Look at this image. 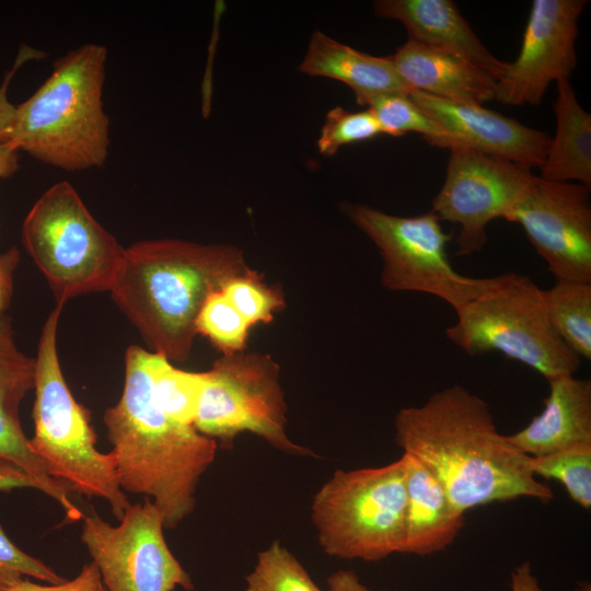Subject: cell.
I'll return each instance as SVG.
<instances>
[{"instance_id": "cell-30", "label": "cell", "mask_w": 591, "mask_h": 591, "mask_svg": "<svg viewBox=\"0 0 591 591\" xmlns=\"http://www.w3.org/2000/svg\"><path fill=\"white\" fill-rule=\"evenodd\" d=\"M381 134L371 111L350 112L335 107L328 111L316 143L321 154L332 157L344 146L369 140Z\"/></svg>"}, {"instance_id": "cell-2", "label": "cell", "mask_w": 591, "mask_h": 591, "mask_svg": "<svg viewBox=\"0 0 591 591\" xmlns=\"http://www.w3.org/2000/svg\"><path fill=\"white\" fill-rule=\"evenodd\" d=\"M154 357L155 352L137 345L127 348L123 394L106 409L104 424L119 486L125 493L152 498L164 529H173L193 512L197 485L215 461L218 444L157 405Z\"/></svg>"}, {"instance_id": "cell-19", "label": "cell", "mask_w": 591, "mask_h": 591, "mask_svg": "<svg viewBox=\"0 0 591 591\" xmlns=\"http://www.w3.org/2000/svg\"><path fill=\"white\" fill-rule=\"evenodd\" d=\"M390 57L412 92L477 105L495 100L497 80L453 54L408 39Z\"/></svg>"}, {"instance_id": "cell-26", "label": "cell", "mask_w": 591, "mask_h": 591, "mask_svg": "<svg viewBox=\"0 0 591 591\" xmlns=\"http://www.w3.org/2000/svg\"><path fill=\"white\" fill-rule=\"evenodd\" d=\"M243 591H322L299 559L279 541L257 554Z\"/></svg>"}, {"instance_id": "cell-23", "label": "cell", "mask_w": 591, "mask_h": 591, "mask_svg": "<svg viewBox=\"0 0 591 591\" xmlns=\"http://www.w3.org/2000/svg\"><path fill=\"white\" fill-rule=\"evenodd\" d=\"M548 318L567 347L580 359H591V283L556 280L543 290Z\"/></svg>"}, {"instance_id": "cell-10", "label": "cell", "mask_w": 591, "mask_h": 591, "mask_svg": "<svg viewBox=\"0 0 591 591\" xmlns=\"http://www.w3.org/2000/svg\"><path fill=\"white\" fill-rule=\"evenodd\" d=\"M340 208L378 247L381 282L389 290L432 294L456 311L497 280L463 276L453 268L447 255L451 235L431 211L398 217L360 204L344 202Z\"/></svg>"}, {"instance_id": "cell-14", "label": "cell", "mask_w": 591, "mask_h": 591, "mask_svg": "<svg viewBox=\"0 0 591 591\" xmlns=\"http://www.w3.org/2000/svg\"><path fill=\"white\" fill-rule=\"evenodd\" d=\"M587 0H534L518 57L496 83L495 100L505 105H538L555 81L577 67L578 20Z\"/></svg>"}, {"instance_id": "cell-34", "label": "cell", "mask_w": 591, "mask_h": 591, "mask_svg": "<svg viewBox=\"0 0 591 591\" xmlns=\"http://www.w3.org/2000/svg\"><path fill=\"white\" fill-rule=\"evenodd\" d=\"M19 260L20 252L16 246L0 254V314L10 306L13 296L14 271Z\"/></svg>"}, {"instance_id": "cell-13", "label": "cell", "mask_w": 591, "mask_h": 591, "mask_svg": "<svg viewBox=\"0 0 591 591\" xmlns=\"http://www.w3.org/2000/svg\"><path fill=\"white\" fill-rule=\"evenodd\" d=\"M590 188L534 176L505 220L518 223L556 280L591 283Z\"/></svg>"}, {"instance_id": "cell-9", "label": "cell", "mask_w": 591, "mask_h": 591, "mask_svg": "<svg viewBox=\"0 0 591 591\" xmlns=\"http://www.w3.org/2000/svg\"><path fill=\"white\" fill-rule=\"evenodd\" d=\"M288 406L280 367L258 351L222 355L202 372L194 428L231 448L242 432H252L287 454L315 456L286 432Z\"/></svg>"}, {"instance_id": "cell-5", "label": "cell", "mask_w": 591, "mask_h": 591, "mask_svg": "<svg viewBox=\"0 0 591 591\" xmlns=\"http://www.w3.org/2000/svg\"><path fill=\"white\" fill-rule=\"evenodd\" d=\"M63 305L56 303L39 336L31 449L50 477L88 498L104 499L119 521L131 503L119 486L115 457L96 449L90 412L76 401L61 371L57 332Z\"/></svg>"}, {"instance_id": "cell-7", "label": "cell", "mask_w": 591, "mask_h": 591, "mask_svg": "<svg viewBox=\"0 0 591 591\" xmlns=\"http://www.w3.org/2000/svg\"><path fill=\"white\" fill-rule=\"evenodd\" d=\"M22 241L61 304L81 294L109 291L124 253L66 181L35 201L23 221Z\"/></svg>"}, {"instance_id": "cell-6", "label": "cell", "mask_w": 591, "mask_h": 591, "mask_svg": "<svg viewBox=\"0 0 591 591\" xmlns=\"http://www.w3.org/2000/svg\"><path fill=\"white\" fill-rule=\"evenodd\" d=\"M455 313L456 322L445 328V336L471 357L500 352L546 380L573 375L581 363L554 329L543 289L526 276L499 275Z\"/></svg>"}, {"instance_id": "cell-29", "label": "cell", "mask_w": 591, "mask_h": 591, "mask_svg": "<svg viewBox=\"0 0 591 591\" xmlns=\"http://www.w3.org/2000/svg\"><path fill=\"white\" fill-rule=\"evenodd\" d=\"M222 291L251 326L270 323L286 306L281 288L266 283L253 268L232 278Z\"/></svg>"}, {"instance_id": "cell-32", "label": "cell", "mask_w": 591, "mask_h": 591, "mask_svg": "<svg viewBox=\"0 0 591 591\" xmlns=\"http://www.w3.org/2000/svg\"><path fill=\"white\" fill-rule=\"evenodd\" d=\"M46 54L26 44H22L12 68L5 72L0 85V141L9 142L15 117V105L8 99V89L15 73L26 62L43 59Z\"/></svg>"}, {"instance_id": "cell-24", "label": "cell", "mask_w": 591, "mask_h": 591, "mask_svg": "<svg viewBox=\"0 0 591 591\" xmlns=\"http://www.w3.org/2000/svg\"><path fill=\"white\" fill-rule=\"evenodd\" d=\"M201 389L202 372L177 369L165 357L155 354L152 394L157 405L169 417L182 425L193 426Z\"/></svg>"}, {"instance_id": "cell-18", "label": "cell", "mask_w": 591, "mask_h": 591, "mask_svg": "<svg viewBox=\"0 0 591 591\" xmlns=\"http://www.w3.org/2000/svg\"><path fill=\"white\" fill-rule=\"evenodd\" d=\"M548 381L543 410L521 430L507 436L522 453L545 456L580 444H591V382L573 375Z\"/></svg>"}, {"instance_id": "cell-11", "label": "cell", "mask_w": 591, "mask_h": 591, "mask_svg": "<svg viewBox=\"0 0 591 591\" xmlns=\"http://www.w3.org/2000/svg\"><path fill=\"white\" fill-rule=\"evenodd\" d=\"M82 519V543L107 591L194 590L192 577L167 546L163 517L149 498L131 505L118 525L97 514Z\"/></svg>"}, {"instance_id": "cell-31", "label": "cell", "mask_w": 591, "mask_h": 591, "mask_svg": "<svg viewBox=\"0 0 591 591\" xmlns=\"http://www.w3.org/2000/svg\"><path fill=\"white\" fill-rule=\"evenodd\" d=\"M28 577L49 584L67 580L42 560L20 549L0 524V591Z\"/></svg>"}, {"instance_id": "cell-22", "label": "cell", "mask_w": 591, "mask_h": 591, "mask_svg": "<svg viewBox=\"0 0 591 591\" xmlns=\"http://www.w3.org/2000/svg\"><path fill=\"white\" fill-rule=\"evenodd\" d=\"M556 132L538 167L543 179L577 182L591 189V115L580 105L569 79L556 82Z\"/></svg>"}, {"instance_id": "cell-35", "label": "cell", "mask_w": 591, "mask_h": 591, "mask_svg": "<svg viewBox=\"0 0 591 591\" xmlns=\"http://www.w3.org/2000/svg\"><path fill=\"white\" fill-rule=\"evenodd\" d=\"M18 488L39 490L38 485L30 475L0 454V491H10Z\"/></svg>"}, {"instance_id": "cell-8", "label": "cell", "mask_w": 591, "mask_h": 591, "mask_svg": "<svg viewBox=\"0 0 591 591\" xmlns=\"http://www.w3.org/2000/svg\"><path fill=\"white\" fill-rule=\"evenodd\" d=\"M405 510L398 459L380 467L336 471L314 495L311 518L329 556L379 561L402 553Z\"/></svg>"}, {"instance_id": "cell-25", "label": "cell", "mask_w": 591, "mask_h": 591, "mask_svg": "<svg viewBox=\"0 0 591 591\" xmlns=\"http://www.w3.org/2000/svg\"><path fill=\"white\" fill-rule=\"evenodd\" d=\"M366 106L376 118L382 134L401 137L416 132L430 146L449 149L447 134L413 102L409 94L376 95Z\"/></svg>"}, {"instance_id": "cell-4", "label": "cell", "mask_w": 591, "mask_h": 591, "mask_svg": "<svg viewBox=\"0 0 591 591\" xmlns=\"http://www.w3.org/2000/svg\"><path fill=\"white\" fill-rule=\"evenodd\" d=\"M106 60L107 48L92 43L56 59L50 76L15 105L9 142L66 172L103 166L111 144L103 103Z\"/></svg>"}, {"instance_id": "cell-12", "label": "cell", "mask_w": 591, "mask_h": 591, "mask_svg": "<svg viewBox=\"0 0 591 591\" xmlns=\"http://www.w3.org/2000/svg\"><path fill=\"white\" fill-rule=\"evenodd\" d=\"M534 176L512 162L465 148H452L444 182L432 199L430 211L440 221L459 225V255L478 253L487 242L488 223L507 217Z\"/></svg>"}, {"instance_id": "cell-20", "label": "cell", "mask_w": 591, "mask_h": 591, "mask_svg": "<svg viewBox=\"0 0 591 591\" xmlns=\"http://www.w3.org/2000/svg\"><path fill=\"white\" fill-rule=\"evenodd\" d=\"M406 510L403 554L428 556L449 547L464 526V513L451 503L429 471L403 453Z\"/></svg>"}, {"instance_id": "cell-38", "label": "cell", "mask_w": 591, "mask_h": 591, "mask_svg": "<svg viewBox=\"0 0 591 591\" xmlns=\"http://www.w3.org/2000/svg\"><path fill=\"white\" fill-rule=\"evenodd\" d=\"M19 150L10 142L0 141V178H9L20 169Z\"/></svg>"}, {"instance_id": "cell-36", "label": "cell", "mask_w": 591, "mask_h": 591, "mask_svg": "<svg viewBox=\"0 0 591 591\" xmlns=\"http://www.w3.org/2000/svg\"><path fill=\"white\" fill-rule=\"evenodd\" d=\"M327 591H371L359 577L348 569H340L327 578Z\"/></svg>"}, {"instance_id": "cell-27", "label": "cell", "mask_w": 591, "mask_h": 591, "mask_svg": "<svg viewBox=\"0 0 591 591\" xmlns=\"http://www.w3.org/2000/svg\"><path fill=\"white\" fill-rule=\"evenodd\" d=\"M530 468L535 476L561 483L571 500L584 509L591 508V444L531 456Z\"/></svg>"}, {"instance_id": "cell-28", "label": "cell", "mask_w": 591, "mask_h": 591, "mask_svg": "<svg viewBox=\"0 0 591 591\" xmlns=\"http://www.w3.org/2000/svg\"><path fill=\"white\" fill-rule=\"evenodd\" d=\"M251 327L222 289L207 299L196 323L197 334L207 337L222 355L244 351Z\"/></svg>"}, {"instance_id": "cell-16", "label": "cell", "mask_w": 591, "mask_h": 591, "mask_svg": "<svg viewBox=\"0 0 591 591\" xmlns=\"http://www.w3.org/2000/svg\"><path fill=\"white\" fill-rule=\"evenodd\" d=\"M35 358L16 346L12 321L0 314V454L9 459L38 485L39 491L56 500L71 520L82 519L70 500L67 486L54 479L40 459L32 451L20 421V405L34 389Z\"/></svg>"}, {"instance_id": "cell-3", "label": "cell", "mask_w": 591, "mask_h": 591, "mask_svg": "<svg viewBox=\"0 0 591 591\" xmlns=\"http://www.w3.org/2000/svg\"><path fill=\"white\" fill-rule=\"evenodd\" d=\"M250 268L232 244L140 241L124 248L109 292L153 352L183 362L207 299Z\"/></svg>"}, {"instance_id": "cell-17", "label": "cell", "mask_w": 591, "mask_h": 591, "mask_svg": "<svg viewBox=\"0 0 591 591\" xmlns=\"http://www.w3.org/2000/svg\"><path fill=\"white\" fill-rule=\"evenodd\" d=\"M378 16L399 21L408 39L461 57L497 81L508 63L482 44L451 0H378Z\"/></svg>"}, {"instance_id": "cell-37", "label": "cell", "mask_w": 591, "mask_h": 591, "mask_svg": "<svg viewBox=\"0 0 591 591\" xmlns=\"http://www.w3.org/2000/svg\"><path fill=\"white\" fill-rule=\"evenodd\" d=\"M511 591H544L533 575L529 561H523L512 570Z\"/></svg>"}, {"instance_id": "cell-21", "label": "cell", "mask_w": 591, "mask_h": 591, "mask_svg": "<svg viewBox=\"0 0 591 591\" xmlns=\"http://www.w3.org/2000/svg\"><path fill=\"white\" fill-rule=\"evenodd\" d=\"M299 70L347 84L361 106L376 95L412 92L398 76L390 56L376 57L359 51L320 31L312 34Z\"/></svg>"}, {"instance_id": "cell-33", "label": "cell", "mask_w": 591, "mask_h": 591, "mask_svg": "<svg viewBox=\"0 0 591 591\" xmlns=\"http://www.w3.org/2000/svg\"><path fill=\"white\" fill-rule=\"evenodd\" d=\"M1 591H105L100 571L93 561L85 564L77 577L58 584H39L22 579Z\"/></svg>"}, {"instance_id": "cell-1", "label": "cell", "mask_w": 591, "mask_h": 591, "mask_svg": "<svg viewBox=\"0 0 591 591\" xmlns=\"http://www.w3.org/2000/svg\"><path fill=\"white\" fill-rule=\"evenodd\" d=\"M394 429L397 445L429 471L462 513L520 497L543 503L554 498L532 473L531 456L498 432L489 405L462 385L401 408Z\"/></svg>"}, {"instance_id": "cell-15", "label": "cell", "mask_w": 591, "mask_h": 591, "mask_svg": "<svg viewBox=\"0 0 591 591\" xmlns=\"http://www.w3.org/2000/svg\"><path fill=\"white\" fill-rule=\"evenodd\" d=\"M413 102L448 136L449 149L459 147L499 158L526 170L540 167L551 136L483 105L436 97L419 91Z\"/></svg>"}]
</instances>
